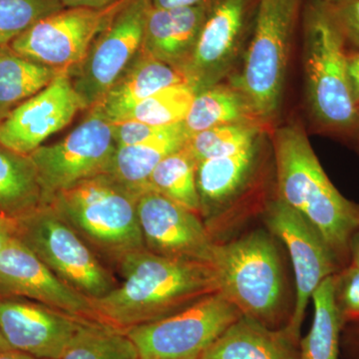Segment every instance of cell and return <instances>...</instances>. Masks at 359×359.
<instances>
[{"instance_id":"26","label":"cell","mask_w":359,"mask_h":359,"mask_svg":"<svg viewBox=\"0 0 359 359\" xmlns=\"http://www.w3.org/2000/svg\"><path fill=\"white\" fill-rule=\"evenodd\" d=\"M60 359H140L124 330L102 321L82 320Z\"/></svg>"},{"instance_id":"42","label":"cell","mask_w":359,"mask_h":359,"mask_svg":"<svg viewBox=\"0 0 359 359\" xmlns=\"http://www.w3.org/2000/svg\"><path fill=\"white\" fill-rule=\"evenodd\" d=\"M351 146H353L354 150H355L359 154V132L358 136H356L355 140L353 141V145Z\"/></svg>"},{"instance_id":"6","label":"cell","mask_w":359,"mask_h":359,"mask_svg":"<svg viewBox=\"0 0 359 359\" xmlns=\"http://www.w3.org/2000/svg\"><path fill=\"white\" fill-rule=\"evenodd\" d=\"M302 0H257L254 32L241 72L231 80L268 130L282 108L292 37Z\"/></svg>"},{"instance_id":"34","label":"cell","mask_w":359,"mask_h":359,"mask_svg":"<svg viewBox=\"0 0 359 359\" xmlns=\"http://www.w3.org/2000/svg\"><path fill=\"white\" fill-rule=\"evenodd\" d=\"M340 354L346 359H359V321L344 325L340 340Z\"/></svg>"},{"instance_id":"35","label":"cell","mask_w":359,"mask_h":359,"mask_svg":"<svg viewBox=\"0 0 359 359\" xmlns=\"http://www.w3.org/2000/svg\"><path fill=\"white\" fill-rule=\"evenodd\" d=\"M346 65L351 93L359 110V49L347 48Z\"/></svg>"},{"instance_id":"12","label":"cell","mask_w":359,"mask_h":359,"mask_svg":"<svg viewBox=\"0 0 359 359\" xmlns=\"http://www.w3.org/2000/svg\"><path fill=\"white\" fill-rule=\"evenodd\" d=\"M252 0H208L197 43L182 73L196 94L224 82L237 65L247 37Z\"/></svg>"},{"instance_id":"31","label":"cell","mask_w":359,"mask_h":359,"mask_svg":"<svg viewBox=\"0 0 359 359\" xmlns=\"http://www.w3.org/2000/svg\"><path fill=\"white\" fill-rule=\"evenodd\" d=\"M334 301L342 325L359 321V269L349 264L334 276Z\"/></svg>"},{"instance_id":"15","label":"cell","mask_w":359,"mask_h":359,"mask_svg":"<svg viewBox=\"0 0 359 359\" xmlns=\"http://www.w3.org/2000/svg\"><path fill=\"white\" fill-rule=\"evenodd\" d=\"M82 108L70 71H61L48 86L21 103L0 123V145L30 155L51 135L72 122Z\"/></svg>"},{"instance_id":"39","label":"cell","mask_w":359,"mask_h":359,"mask_svg":"<svg viewBox=\"0 0 359 359\" xmlns=\"http://www.w3.org/2000/svg\"><path fill=\"white\" fill-rule=\"evenodd\" d=\"M349 264L359 269V229L353 233L349 243Z\"/></svg>"},{"instance_id":"38","label":"cell","mask_w":359,"mask_h":359,"mask_svg":"<svg viewBox=\"0 0 359 359\" xmlns=\"http://www.w3.org/2000/svg\"><path fill=\"white\" fill-rule=\"evenodd\" d=\"M150 1L155 8L168 9L197 6L204 0H150Z\"/></svg>"},{"instance_id":"40","label":"cell","mask_w":359,"mask_h":359,"mask_svg":"<svg viewBox=\"0 0 359 359\" xmlns=\"http://www.w3.org/2000/svg\"><path fill=\"white\" fill-rule=\"evenodd\" d=\"M0 359H36L33 358L32 355H28V354L20 353V351H14V349H11V351H1L0 353Z\"/></svg>"},{"instance_id":"22","label":"cell","mask_w":359,"mask_h":359,"mask_svg":"<svg viewBox=\"0 0 359 359\" xmlns=\"http://www.w3.org/2000/svg\"><path fill=\"white\" fill-rule=\"evenodd\" d=\"M47 205L29 155L0 145V215L18 219Z\"/></svg>"},{"instance_id":"2","label":"cell","mask_w":359,"mask_h":359,"mask_svg":"<svg viewBox=\"0 0 359 359\" xmlns=\"http://www.w3.org/2000/svg\"><path fill=\"white\" fill-rule=\"evenodd\" d=\"M273 136L276 194L318 231L340 268L349 264V243L359 229V203L337 190L299 123Z\"/></svg>"},{"instance_id":"3","label":"cell","mask_w":359,"mask_h":359,"mask_svg":"<svg viewBox=\"0 0 359 359\" xmlns=\"http://www.w3.org/2000/svg\"><path fill=\"white\" fill-rule=\"evenodd\" d=\"M283 256L280 241L264 226L217 244L212 262L219 292L243 316L271 330L287 327L294 309Z\"/></svg>"},{"instance_id":"8","label":"cell","mask_w":359,"mask_h":359,"mask_svg":"<svg viewBox=\"0 0 359 359\" xmlns=\"http://www.w3.org/2000/svg\"><path fill=\"white\" fill-rule=\"evenodd\" d=\"M151 7L150 0H124L97 35L83 61L70 71L83 110L101 103L141 51Z\"/></svg>"},{"instance_id":"19","label":"cell","mask_w":359,"mask_h":359,"mask_svg":"<svg viewBox=\"0 0 359 359\" xmlns=\"http://www.w3.org/2000/svg\"><path fill=\"white\" fill-rule=\"evenodd\" d=\"M185 83L183 73L141 49L101 103L94 108L100 111L111 124H114L135 105L156 92Z\"/></svg>"},{"instance_id":"27","label":"cell","mask_w":359,"mask_h":359,"mask_svg":"<svg viewBox=\"0 0 359 359\" xmlns=\"http://www.w3.org/2000/svg\"><path fill=\"white\" fill-rule=\"evenodd\" d=\"M197 160L186 146L164 158L149 178L153 191L200 215Z\"/></svg>"},{"instance_id":"1","label":"cell","mask_w":359,"mask_h":359,"mask_svg":"<svg viewBox=\"0 0 359 359\" xmlns=\"http://www.w3.org/2000/svg\"><path fill=\"white\" fill-rule=\"evenodd\" d=\"M116 268L121 283L91 302L99 320L122 330L163 320L219 292L212 264L170 259L146 249L125 257Z\"/></svg>"},{"instance_id":"25","label":"cell","mask_w":359,"mask_h":359,"mask_svg":"<svg viewBox=\"0 0 359 359\" xmlns=\"http://www.w3.org/2000/svg\"><path fill=\"white\" fill-rule=\"evenodd\" d=\"M332 276L321 283L313 292V325L299 340V359H339L344 325L334 301Z\"/></svg>"},{"instance_id":"9","label":"cell","mask_w":359,"mask_h":359,"mask_svg":"<svg viewBox=\"0 0 359 359\" xmlns=\"http://www.w3.org/2000/svg\"><path fill=\"white\" fill-rule=\"evenodd\" d=\"M243 314L219 292L154 323L124 330L140 359H201Z\"/></svg>"},{"instance_id":"32","label":"cell","mask_w":359,"mask_h":359,"mask_svg":"<svg viewBox=\"0 0 359 359\" xmlns=\"http://www.w3.org/2000/svg\"><path fill=\"white\" fill-rule=\"evenodd\" d=\"M175 125L154 126V125L138 121L115 123L112 124L113 138H114L116 146L135 145V144L144 143V142L159 138L168 133Z\"/></svg>"},{"instance_id":"18","label":"cell","mask_w":359,"mask_h":359,"mask_svg":"<svg viewBox=\"0 0 359 359\" xmlns=\"http://www.w3.org/2000/svg\"><path fill=\"white\" fill-rule=\"evenodd\" d=\"M207 8L208 0L180 8L151 7L142 50L182 72L197 43Z\"/></svg>"},{"instance_id":"36","label":"cell","mask_w":359,"mask_h":359,"mask_svg":"<svg viewBox=\"0 0 359 359\" xmlns=\"http://www.w3.org/2000/svg\"><path fill=\"white\" fill-rule=\"evenodd\" d=\"M14 238H16V219L0 215V252Z\"/></svg>"},{"instance_id":"7","label":"cell","mask_w":359,"mask_h":359,"mask_svg":"<svg viewBox=\"0 0 359 359\" xmlns=\"http://www.w3.org/2000/svg\"><path fill=\"white\" fill-rule=\"evenodd\" d=\"M16 238L79 294L100 299L118 285L114 275L51 205L16 219Z\"/></svg>"},{"instance_id":"29","label":"cell","mask_w":359,"mask_h":359,"mask_svg":"<svg viewBox=\"0 0 359 359\" xmlns=\"http://www.w3.org/2000/svg\"><path fill=\"white\" fill-rule=\"evenodd\" d=\"M195 96L187 83L167 87L135 105L119 122L138 121L154 126L178 124L186 119Z\"/></svg>"},{"instance_id":"10","label":"cell","mask_w":359,"mask_h":359,"mask_svg":"<svg viewBox=\"0 0 359 359\" xmlns=\"http://www.w3.org/2000/svg\"><path fill=\"white\" fill-rule=\"evenodd\" d=\"M116 147L112 124L93 108L63 140L33 151L29 157L39 173L46 205L60 191L109 173Z\"/></svg>"},{"instance_id":"5","label":"cell","mask_w":359,"mask_h":359,"mask_svg":"<svg viewBox=\"0 0 359 359\" xmlns=\"http://www.w3.org/2000/svg\"><path fill=\"white\" fill-rule=\"evenodd\" d=\"M110 173L97 175L53 196L51 205L104 263L117 266L145 249L138 198Z\"/></svg>"},{"instance_id":"4","label":"cell","mask_w":359,"mask_h":359,"mask_svg":"<svg viewBox=\"0 0 359 359\" xmlns=\"http://www.w3.org/2000/svg\"><path fill=\"white\" fill-rule=\"evenodd\" d=\"M347 46L330 7L308 4L304 18L306 99L316 132L353 145L359 132L346 65Z\"/></svg>"},{"instance_id":"20","label":"cell","mask_w":359,"mask_h":359,"mask_svg":"<svg viewBox=\"0 0 359 359\" xmlns=\"http://www.w3.org/2000/svg\"><path fill=\"white\" fill-rule=\"evenodd\" d=\"M299 347L285 328L271 330L242 316L201 359H299Z\"/></svg>"},{"instance_id":"33","label":"cell","mask_w":359,"mask_h":359,"mask_svg":"<svg viewBox=\"0 0 359 359\" xmlns=\"http://www.w3.org/2000/svg\"><path fill=\"white\" fill-rule=\"evenodd\" d=\"M327 6L347 48L359 49V0H342Z\"/></svg>"},{"instance_id":"16","label":"cell","mask_w":359,"mask_h":359,"mask_svg":"<svg viewBox=\"0 0 359 359\" xmlns=\"http://www.w3.org/2000/svg\"><path fill=\"white\" fill-rule=\"evenodd\" d=\"M0 297H23L75 318L100 321L91 299L66 285L16 238L0 252Z\"/></svg>"},{"instance_id":"17","label":"cell","mask_w":359,"mask_h":359,"mask_svg":"<svg viewBox=\"0 0 359 359\" xmlns=\"http://www.w3.org/2000/svg\"><path fill=\"white\" fill-rule=\"evenodd\" d=\"M82 318L23 297H0V332L15 351L60 359Z\"/></svg>"},{"instance_id":"13","label":"cell","mask_w":359,"mask_h":359,"mask_svg":"<svg viewBox=\"0 0 359 359\" xmlns=\"http://www.w3.org/2000/svg\"><path fill=\"white\" fill-rule=\"evenodd\" d=\"M123 1L103 9L65 7L35 23L8 46L40 65L73 70Z\"/></svg>"},{"instance_id":"14","label":"cell","mask_w":359,"mask_h":359,"mask_svg":"<svg viewBox=\"0 0 359 359\" xmlns=\"http://www.w3.org/2000/svg\"><path fill=\"white\" fill-rule=\"evenodd\" d=\"M137 210L144 245L149 252L212 266L217 244L197 212L153 191L142 194Z\"/></svg>"},{"instance_id":"23","label":"cell","mask_w":359,"mask_h":359,"mask_svg":"<svg viewBox=\"0 0 359 359\" xmlns=\"http://www.w3.org/2000/svg\"><path fill=\"white\" fill-rule=\"evenodd\" d=\"M183 123L190 137L226 125H262L244 93L231 82H221L196 94Z\"/></svg>"},{"instance_id":"21","label":"cell","mask_w":359,"mask_h":359,"mask_svg":"<svg viewBox=\"0 0 359 359\" xmlns=\"http://www.w3.org/2000/svg\"><path fill=\"white\" fill-rule=\"evenodd\" d=\"M189 138L182 122L159 138L135 145L117 146L109 173L132 192L141 196L149 191V178L157 165L168 155L186 146Z\"/></svg>"},{"instance_id":"30","label":"cell","mask_w":359,"mask_h":359,"mask_svg":"<svg viewBox=\"0 0 359 359\" xmlns=\"http://www.w3.org/2000/svg\"><path fill=\"white\" fill-rule=\"evenodd\" d=\"M63 8L60 0H0V47L8 46L35 23Z\"/></svg>"},{"instance_id":"24","label":"cell","mask_w":359,"mask_h":359,"mask_svg":"<svg viewBox=\"0 0 359 359\" xmlns=\"http://www.w3.org/2000/svg\"><path fill=\"white\" fill-rule=\"evenodd\" d=\"M61 71L65 70L23 57L9 46L0 47V123L48 86Z\"/></svg>"},{"instance_id":"28","label":"cell","mask_w":359,"mask_h":359,"mask_svg":"<svg viewBox=\"0 0 359 359\" xmlns=\"http://www.w3.org/2000/svg\"><path fill=\"white\" fill-rule=\"evenodd\" d=\"M266 131L256 123L226 125L193 135L187 142V147L199 163L241 152L263 138Z\"/></svg>"},{"instance_id":"11","label":"cell","mask_w":359,"mask_h":359,"mask_svg":"<svg viewBox=\"0 0 359 359\" xmlns=\"http://www.w3.org/2000/svg\"><path fill=\"white\" fill-rule=\"evenodd\" d=\"M264 226L287 250L294 273V313L285 327L292 339L301 340L302 323L313 292L340 266L323 238L302 216L276 196L262 216Z\"/></svg>"},{"instance_id":"37","label":"cell","mask_w":359,"mask_h":359,"mask_svg":"<svg viewBox=\"0 0 359 359\" xmlns=\"http://www.w3.org/2000/svg\"><path fill=\"white\" fill-rule=\"evenodd\" d=\"M60 1L65 7L103 9L119 4L123 0H60Z\"/></svg>"},{"instance_id":"41","label":"cell","mask_w":359,"mask_h":359,"mask_svg":"<svg viewBox=\"0 0 359 359\" xmlns=\"http://www.w3.org/2000/svg\"><path fill=\"white\" fill-rule=\"evenodd\" d=\"M11 349H13V347L9 346L8 342L6 341L4 335L0 332V353H1V351H11ZM14 351H15V349H14Z\"/></svg>"},{"instance_id":"43","label":"cell","mask_w":359,"mask_h":359,"mask_svg":"<svg viewBox=\"0 0 359 359\" xmlns=\"http://www.w3.org/2000/svg\"><path fill=\"white\" fill-rule=\"evenodd\" d=\"M321 1L325 2L327 4H337V2L342 1V0H321Z\"/></svg>"}]
</instances>
